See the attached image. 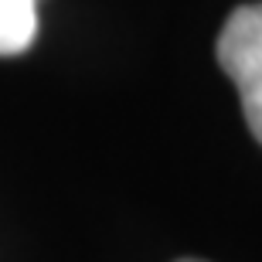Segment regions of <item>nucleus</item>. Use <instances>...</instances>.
<instances>
[{"label":"nucleus","mask_w":262,"mask_h":262,"mask_svg":"<svg viewBox=\"0 0 262 262\" xmlns=\"http://www.w3.org/2000/svg\"><path fill=\"white\" fill-rule=\"evenodd\" d=\"M214 55L238 89L245 123L262 143V0L242 4L228 14L218 45H214Z\"/></svg>","instance_id":"f257e3e1"},{"label":"nucleus","mask_w":262,"mask_h":262,"mask_svg":"<svg viewBox=\"0 0 262 262\" xmlns=\"http://www.w3.org/2000/svg\"><path fill=\"white\" fill-rule=\"evenodd\" d=\"M181 262H201V259H181Z\"/></svg>","instance_id":"7ed1b4c3"},{"label":"nucleus","mask_w":262,"mask_h":262,"mask_svg":"<svg viewBox=\"0 0 262 262\" xmlns=\"http://www.w3.org/2000/svg\"><path fill=\"white\" fill-rule=\"evenodd\" d=\"M38 38V0H0V55H20Z\"/></svg>","instance_id":"f03ea898"}]
</instances>
